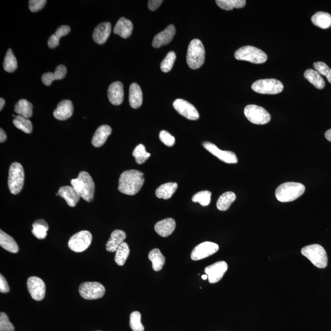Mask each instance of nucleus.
<instances>
[{
  "instance_id": "f257e3e1",
  "label": "nucleus",
  "mask_w": 331,
  "mask_h": 331,
  "mask_svg": "<svg viewBox=\"0 0 331 331\" xmlns=\"http://www.w3.org/2000/svg\"><path fill=\"white\" fill-rule=\"evenodd\" d=\"M145 182L144 173L138 170H128L120 175L118 189L122 193L135 195L141 189Z\"/></svg>"
},
{
  "instance_id": "f03ea898",
  "label": "nucleus",
  "mask_w": 331,
  "mask_h": 331,
  "mask_svg": "<svg viewBox=\"0 0 331 331\" xmlns=\"http://www.w3.org/2000/svg\"><path fill=\"white\" fill-rule=\"evenodd\" d=\"M71 184L83 199L88 202L93 201L95 185L92 177L87 172H81L76 179L71 180Z\"/></svg>"
},
{
  "instance_id": "7ed1b4c3",
  "label": "nucleus",
  "mask_w": 331,
  "mask_h": 331,
  "mask_svg": "<svg viewBox=\"0 0 331 331\" xmlns=\"http://www.w3.org/2000/svg\"><path fill=\"white\" fill-rule=\"evenodd\" d=\"M305 190L304 185L300 183H284L276 189V197L280 202H291L302 196Z\"/></svg>"
},
{
  "instance_id": "20e7f679",
  "label": "nucleus",
  "mask_w": 331,
  "mask_h": 331,
  "mask_svg": "<svg viewBox=\"0 0 331 331\" xmlns=\"http://www.w3.org/2000/svg\"><path fill=\"white\" fill-rule=\"evenodd\" d=\"M205 49L199 39L190 42L187 54V62L190 68L196 70L201 68L205 61Z\"/></svg>"
},
{
  "instance_id": "39448f33",
  "label": "nucleus",
  "mask_w": 331,
  "mask_h": 331,
  "mask_svg": "<svg viewBox=\"0 0 331 331\" xmlns=\"http://www.w3.org/2000/svg\"><path fill=\"white\" fill-rule=\"evenodd\" d=\"M301 253L317 268H327L328 262L327 251L319 244H312L305 247L301 249Z\"/></svg>"
},
{
  "instance_id": "423d86ee",
  "label": "nucleus",
  "mask_w": 331,
  "mask_h": 331,
  "mask_svg": "<svg viewBox=\"0 0 331 331\" xmlns=\"http://www.w3.org/2000/svg\"><path fill=\"white\" fill-rule=\"evenodd\" d=\"M234 56L237 60L255 64L265 63L268 59V56L264 52L250 46L242 47L236 51Z\"/></svg>"
},
{
  "instance_id": "0eeeda50",
  "label": "nucleus",
  "mask_w": 331,
  "mask_h": 331,
  "mask_svg": "<svg viewBox=\"0 0 331 331\" xmlns=\"http://www.w3.org/2000/svg\"><path fill=\"white\" fill-rule=\"evenodd\" d=\"M24 178L22 166L19 163H13L9 167L8 177V187L12 194H17L21 192L24 187Z\"/></svg>"
},
{
  "instance_id": "6e6552de",
  "label": "nucleus",
  "mask_w": 331,
  "mask_h": 331,
  "mask_svg": "<svg viewBox=\"0 0 331 331\" xmlns=\"http://www.w3.org/2000/svg\"><path fill=\"white\" fill-rule=\"evenodd\" d=\"M252 90L260 94L276 95L283 90V83L274 79H267L256 81L251 85Z\"/></svg>"
},
{
  "instance_id": "1a4fd4ad",
  "label": "nucleus",
  "mask_w": 331,
  "mask_h": 331,
  "mask_svg": "<svg viewBox=\"0 0 331 331\" xmlns=\"http://www.w3.org/2000/svg\"><path fill=\"white\" fill-rule=\"evenodd\" d=\"M244 114L249 122L256 125H265L270 122L271 115L261 106L249 105L244 109Z\"/></svg>"
},
{
  "instance_id": "9d476101",
  "label": "nucleus",
  "mask_w": 331,
  "mask_h": 331,
  "mask_svg": "<svg viewBox=\"0 0 331 331\" xmlns=\"http://www.w3.org/2000/svg\"><path fill=\"white\" fill-rule=\"evenodd\" d=\"M92 241V235L88 231H81L73 235L68 242L71 250L81 253L87 249Z\"/></svg>"
},
{
  "instance_id": "9b49d317",
  "label": "nucleus",
  "mask_w": 331,
  "mask_h": 331,
  "mask_svg": "<svg viewBox=\"0 0 331 331\" xmlns=\"http://www.w3.org/2000/svg\"><path fill=\"white\" fill-rule=\"evenodd\" d=\"M80 295L86 300H95L103 298L106 290L102 284L98 282H84L80 286Z\"/></svg>"
},
{
  "instance_id": "f8f14e48",
  "label": "nucleus",
  "mask_w": 331,
  "mask_h": 331,
  "mask_svg": "<svg viewBox=\"0 0 331 331\" xmlns=\"http://www.w3.org/2000/svg\"><path fill=\"white\" fill-rule=\"evenodd\" d=\"M219 246L211 242H204L197 245L192 252L191 258L193 261L207 258L219 251Z\"/></svg>"
},
{
  "instance_id": "ddd939ff",
  "label": "nucleus",
  "mask_w": 331,
  "mask_h": 331,
  "mask_svg": "<svg viewBox=\"0 0 331 331\" xmlns=\"http://www.w3.org/2000/svg\"><path fill=\"white\" fill-rule=\"evenodd\" d=\"M173 106L179 114L184 116L187 119L196 120L199 118L198 111L192 104L182 99H177L173 103Z\"/></svg>"
},
{
  "instance_id": "4468645a",
  "label": "nucleus",
  "mask_w": 331,
  "mask_h": 331,
  "mask_svg": "<svg viewBox=\"0 0 331 331\" xmlns=\"http://www.w3.org/2000/svg\"><path fill=\"white\" fill-rule=\"evenodd\" d=\"M27 288L34 300L40 301L45 297L46 285L38 276H31L27 280Z\"/></svg>"
},
{
  "instance_id": "2eb2a0df",
  "label": "nucleus",
  "mask_w": 331,
  "mask_h": 331,
  "mask_svg": "<svg viewBox=\"0 0 331 331\" xmlns=\"http://www.w3.org/2000/svg\"><path fill=\"white\" fill-rule=\"evenodd\" d=\"M202 145L207 151L226 164H235L238 162V158L233 152L224 151L219 149L216 145L210 142H204Z\"/></svg>"
},
{
  "instance_id": "dca6fc26",
  "label": "nucleus",
  "mask_w": 331,
  "mask_h": 331,
  "mask_svg": "<svg viewBox=\"0 0 331 331\" xmlns=\"http://www.w3.org/2000/svg\"><path fill=\"white\" fill-rule=\"evenodd\" d=\"M227 270L228 264L225 261H221L207 266L205 269V273L208 276L209 283H216L221 280Z\"/></svg>"
},
{
  "instance_id": "f3484780",
  "label": "nucleus",
  "mask_w": 331,
  "mask_h": 331,
  "mask_svg": "<svg viewBox=\"0 0 331 331\" xmlns=\"http://www.w3.org/2000/svg\"><path fill=\"white\" fill-rule=\"evenodd\" d=\"M175 34V28L173 25H170L165 30L155 35L152 42V46L155 48L167 45L172 41Z\"/></svg>"
},
{
  "instance_id": "a211bd4d",
  "label": "nucleus",
  "mask_w": 331,
  "mask_h": 331,
  "mask_svg": "<svg viewBox=\"0 0 331 331\" xmlns=\"http://www.w3.org/2000/svg\"><path fill=\"white\" fill-rule=\"evenodd\" d=\"M108 96L109 100L113 105H120L124 98V90L122 83L117 82L111 83L108 88Z\"/></svg>"
},
{
  "instance_id": "6ab92c4d",
  "label": "nucleus",
  "mask_w": 331,
  "mask_h": 331,
  "mask_svg": "<svg viewBox=\"0 0 331 331\" xmlns=\"http://www.w3.org/2000/svg\"><path fill=\"white\" fill-rule=\"evenodd\" d=\"M74 111L73 104L71 101L65 100L58 103L57 107L54 111V116L56 119L66 120L72 116Z\"/></svg>"
},
{
  "instance_id": "aec40b11",
  "label": "nucleus",
  "mask_w": 331,
  "mask_h": 331,
  "mask_svg": "<svg viewBox=\"0 0 331 331\" xmlns=\"http://www.w3.org/2000/svg\"><path fill=\"white\" fill-rule=\"evenodd\" d=\"M111 29H112V26L110 22H103L99 25L94 29L93 33L94 41L98 44H105L110 36Z\"/></svg>"
},
{
  "instance_id": "412c9836",
  "label": "nucleus",
  "mask_w": 331,
  "mask_h": 331,
  "mask_svg": "<svg viewBox=\"0 0 331 331\" xmlns=\"http://www.w3.org/2000/svg\"><path fill=\"white\" fill-rule=\"evenodd\" d=\"M112 133V128L110 126L101 125L94 134L91 144L95 147H100L105 144L108 138Z\"/></svg>"
},
{
  "instance_id": "4be33fe9",
  "label": "nucleus",
  "mask_w": 331,
  "mask_h": 331,
  "mask_svg": "<svg viewBox=\"0 0 331 331\" xmlns=\"http://www.w3.org/2000/svg\"><path fill=\"white\" fill-rule=\"evenodd\" d=\"M133 29L132 22L125 17H121L115 25L113 33L126 39L132 35Z\"/></svg>"
},
{
  "instance_id": "5701e85b",
  "label": "nucleus",
  "mask_w": 331,
  "mask_h": 331,
  "mask_svg": "<svg viewBox=\"0 0 331 331\" xmlns=\"http://www.w3.org/2000/svg\"><path fill=\"white\" fill-rule=\"evenodd\" d=\"M175 221L174 219L168 218L158 222L155 224V230L160 236L166 238L171 235L175 229Z\"/></svg>"
},
{
  "instance_id": "b1692460",
  "label": "nucleus",
  "mask_w": 331,
  "mask_h": 331,
  "mask_svg": "<svg viewBox=\"0 0 331 331\" xmlns=\"http://www.w3.org/2000/svg\"><path fill=\"white\" fill-rule=\"evenodd\" d=\"M58 193L67 202L68 206L75 207L80 201V196L72 186H64L58 190Z\"/></svg>"
},
{
  "instance_id": "393cba45",
  "label": "nucleus",
  "mask_w": 331,
  "mask_h": 331,
  "mask_svg": "<svg viewBox=\"0 0 331 331\" xmlns=\"http://www.w3.org/2000/svg\"><path fill=\"white\" fill-rule=\"evenodd\" d=\"M127 234L120 229H116L111 234L110 239L106 243V249L110 252H115L123 243H124Z\"/></svg>"
},
{
  "instance_id": "a878e982",
  "label": "nucleus",
  "mask_w": 331,
  "mask_h": 331,
  "mask_svg": "<svg viewBox=\"0 0 331 331\" xmlns=\"http://www.w3.org/2000/svg\"><path fill=\"white\" fill-rule=\"evenodd\" d=\"M67 69L66 66L63 65H58L54 73L49 72L44 74L41 78L42 82L47 86L51 85L54 81L62 80L65 77Z\"/></svg>"
},
{
  "instance_id": "bb28decb",
  "label": "nucleus",
  "mask_w": 331,
  "mask_h": 331,
  "mask_svg": "<svg viewBox=\"0 0 331 331\" xmlns=\"http://www.w3.org/2000/svg\"><path fill=\"white\" fill-rule=\"evenodd\" d=\"M141 88L137 83H133L130 86L129 102L131 107L138 109L141 106L143 96Z\"/></svg>"
},
{
  "instance_id": "cd10ccee",
  "label": "nucleus",
  "mask_w": 331,
  "mask_h": 331,
  "mask_svg": "<svg viewBox=\"0 0 331 331\" xmlns=\"http://www.w3.org/2000/svg\"><path fill=\"white\" fill-rule=\"evenodd\" d=\"M178 185L177 183L169 182L163 184L160 186L155 192L158 198L168 199L172 197L174 193L176 192Z\"/></svg>"
},
{
  "instance_id": "c85d7f7f",
  "label": "nucleus",
  "mask_w": 331,
  "mask_h": 331,
  "mask_svg": "<svg viewBox=\"0 0 331 331\" xmlns=\"http://www.w3.org/2000/svg\"><path fill=\"white\" fill-rule=\"evenodd\" d=\"M311 20L313 24L319 28L327 29L331 27V15L328 12H317Z\"/></svg>"
},
{
  "instance_id": "c756f323",
  "label": "nucleus",
  "mask_w": 331,
  "mask_h": 331,
  "mask_svg": "<svg viewBox=\"0 0 331 331\" xmlns=\"http://www.w3.org/2000/svg\"><path fill=\"white\" fill-rule=\"evenodd\" d=\"M0 246L12 253L19 251V247L14 239L2 230L0 231Z\"/></svg>"
},
{
  "instance_id": "7c9ffc66",
  "label": "nucleus",
  "mask_w": 331,
  "mask_h": 331,
  "mask_svg": "<svg viewBox=\"0 0 331 331\" xmlns=\"http://www.w3.org/2000/svg\"><path fill=\"white\" fill-rule=\"evenodd\" d=\"M14 111L17 114L29 118L33 115V105L28 101L22 99L15 106Z\"/></svg>"
},
{
  "instance_id": "2f4dec72",
  "label": "nucleus",
  "mask_w": 331,
  "mask_h": 331,
  "mask_svg": "<svg viewBox=\"0 0 331 331\" xmlns=\"http://www.w3.org/2000/svg\"><path fill=\"white\" fill-rule=\"evenodd\" d=\"M304 77L308 82L312 83L316 88L320 89V90L324 88L325 86V81L323 80L322 75L317 71L312 70V69H308L305 71Z\"/></svg>"
},
{
  "instance_id": "473e14b6",
  "label": "nucleus",
  "mask_w": 331,
  "mask_h": 331,
  "mask_svg": "<svg viewBox=\"0 0 331 331\" xmlns=\"http://www.w3.org/2000/svg\"><path fill=\"white\" fill-rule=\"evenodd\" d=\"M149 258L152 263V268L155 271H161L165 264V257L159 249H153L149 254Z\"/></svg>"
},
{
  "instance_id": "72a5a7b5",
  "label": "nucleus",
  "mask_w": 331,
  "mask_h": 331,
  "mask_svg": "<svg viewBox=\"0 0 331 331\" xmlns=\"http://www.w3.org/2000/svg\"><path fill=\"white\" fill-rule=\"evenodd\" d=\"M236 196L234 193L227 192L219 197L217 202V207L219 211H226L230 207L231 205L235 201Z\"/></svg>"
},
{
  "instance_id": "f704fd0d",
  "label": "nucleus",
  "mask_w": 331,
  "mask_h": 331,
  "mask_svg": "<svg viewBox=\"0 0 331 331\" xmlns=\"http://www.w3.org/2000/svg\"><path fill=\"white\" fill-rule=\"evenodd\" d=\"M71 31L70 27L68 26H61L56 29L55 33L50 37L48 40L49 48H55L59 45V41L61 37L67 35Z\"/></svg>"
},
{
  "instance_id": "c9c22d12",
  "label": "nucleus",
  "mask_w": 331,
  "mask_h": 331,
  "mask_svg": "<svg viewBox=\"0 0 331 331\" xmlns=\"http://www.w3.org/2000/svg\"><path fill=\"white\" fill-rule=\"evenodd\" d=\"M48 224L44 220L39 219L34 222L32 233L38 239H44L48 235Z\"/></svg>"
},
{
  "instance_id": "e433bc0d",
  "label": "nucleus",
  "mask_w": 331,
  "mask_h": 331,
  "mask_svg": "<svg viewBox=\"0 0 331 331\" xmlns=\"http://www.w3.org/2000/svg\"><path fill=\"white\" fill-rule=\"evenodd\" d=\"M130 248L128 244L123 243L115 251V261L118 266L124 265L130 254Z\"/></svg>"
},
{
  "instance_id": "4c0bfd02",
  "label": "nucleus",
  "mask_w": 331,
  "mask_h": 331,
  "mask_svg": "<svg viewBox=\"0 0 331 331\" xmlns=\"http://www.w3.org/2000/svg\"><path fill=\"white\" fill-rule=\"evenodd\" d=\"M216 2L221 9L226 11H231L234 7L243 8L246 4L245 0H217Z\"/></svg>"
},
{
  "instance_id": "58836bf2",
  "label": "nucleus",
  "mask_w": 331,
  "mask_h": 331,
  "mask_svg": "<svg viewBox=\"0 0 331 331\" xmlns=\"http://www.w3.org/2000/svg\"><path fill=\"white\" fill-rule=\"evenodd\" d=\"M13 123L18 129L21 130L27 134H30L33 130V126L28 118H25L21 115L15 117Z\"/></svg>"
},
{
  "instance_id": "ea45409f",
  "label": "nucleus",
  "mask_w": 331,
  "mask_h": 331,
  "mask_svg": "<svg viewBox=\"0 0 331 331\" xmlns=\"http://www.w3.org/2000/svg\"><path fill=\"white\" fill-rule=\"evenodd\" d=\"M3 67L4 70L8 73L14 72V71L17 70V59L11 49H9L7 50L6 56H5Z\"/></svg>"
},
{
  "instance_id": "a19ab883",
  "label": "nucleus",
  "mask_w": 331,
  "mask_h": 331,
  "mask_svg": "<svg viewBox=\"0 0 331 331\" xmlns=\"http://www.w3.org/2000/svg\"><path fill=\"white\" fill-rule=\"evenodd\" d=\"M133 156L138 165H142L149 159L151 155L147 152L144 145L139 144L133 150Z\"/></svg>"
},
{
  "instance_id": "79ce46f5",
  "label": "nucleus",
  "mask_w": 331,
  "mask_h": 331,
  "mask_svg": "<svg viewBox=\"0 0 331 331\" xmlns=\"http://www.w3.org/2000/svg\"><path fill=\"white\" fill-rule=\"evenodd\" d=\"M130 325L133 331H144V326L141 323V314L138 311L131 313Z\"/></svg>"
},
{
  "instance_id": "37998d69",
  "label": "nucleus",
  "mask_w": 331,
  "mask_h": 331,
  "mask_svg": "<svg viewBox=\"0 0 331 331\" xmlns=\"http://www.w3.org/2000/svg\"><path fill=\"white\" fill-rule=\"evenodd\" d=\"M175 59H176V54H175L174 52H169L166 56L164 60L162 61L161 65H160L163 72L168 73L172 70Z\"/></svg>"
},
{
  "instance_id": "c03bdc74",
  "label": "nucleus",
  "mask_w": 331,
  "mask_h": 331,
  "mask_svg": "<svg viewBox=\"0 0 331 331\" xmlns=\"http://www.w3.org/2000/svg\"><path fill=\"white\" fill-rule=\"evenodd\" d=\"M211 192L209 191H202L197 193L192 197V201L194 202H199L202 206H207L211 201Z\"/></svg>"
},
{
  "instance_id": "a18cd8bd",
  "label": "nucleus",
  "mask_w": 331,
  "mask_h": 331,
  "mask_svg": "<svg viewBox=\"0 0 331 331\" xmlns=\"http://www.w3.org/2000/svg\"><path fill=\"white\" fill-rule=\"evenodd\" d=\"M313 66L315 70L317 71L321 75L327 77L329 83H331V69L327 64L322 61H318V62L313 63Z\"/></svg>"
},
{
  "instance_id": "49530a36",
  "label": "nucleus",
  "mask_w": 331,
  "mask_h": 331,
  "mask_svg": "<svg viewBox=\"0 0 331 331\" xmlns=\"http://www.w3.org/2000/svg\"><path fill=\"white\" fill-rule=\"evenodd\" d=\"M14 331V326L9 322L7 315L4 312H1V314H0V331Z\"/></svg>"
},
{
  "instance_id": "de8ad7c7",
  "label": "nucleus",
  "mask_w": 331,
  "mask_h": 331,
  "mask_svg": "<svg viewBox=\"0 0 331 331\" xmlns=\"http://www.w3.org/2000/svg\"><path fill=\"white\" fill-rule=\"evenodd\" d=\"M159 138L160 140L168 147H172L175 144V138L170 135L169 132H167V131H162L160 133Z\"/></svg>"
},
{
  "instance_id": "09e8293b",
  "label": "nucleus",
  "mask_w": 331,
  "mask_h": 331,
  "mask_svg": "<svg viewBox=\"0 0 331 331\" xmlns=\"http://www.w3.org/2000/svg\"><path fill=\"white\" fill-rule=\"evenodd\" d=\"M46 2V0H30L29 1V9L31 12H38L43 8Z\"/></svg>"
},
{
  "instance_id": "8fccbe9b",
  "label": "nucleus",
  "mask_w": 331,
  "mask_h": 331,
  "mask_svg": "<svg viewBox=\"0 0 331 331\" xmlns=\"http://www.w3.org/2000/svg\"><path fill=\"white\" fill-rule=\"evenodd\" d=\"M9 291V286L7 284L6 279L2 276V274L0 275V292L1 293H7Z\"/></svg>"
},
{
  "instance_id": "3c124183",
  "label": "nucleus",
  "mask_w": 331,
  "mask_h": 331,
  "mask_svg": "<svg viewBox=\"0 0 331 331\" xmlns=\"http://www.w3.org/2000/svg\"><path fill=\"white\" fill-rule=\"evenodd\" d=\"M163 2L162 0H150L148 2V7L150 11H154L159 8Z\"/></svg>"
},
{
  "instance_id": "603ef678",
  "label": "nucleus",
  "mask_w": 331,
  "mask_h": 331,
  "mask_svg": "<svg viewBox=\"0 0 331 331\" xmlns=\"http://www.w3.org/2000/svg\"><path fill=\"white\" fill-rule=\"evenodd\" d=\"M7 139V136L4 131L1 128L0 129V142H3Z\"/></svg>"
},
{
  "instance_id": "864d4df0",
  "label": "nucleus",
  "mask_w": 331,
  "mask_h": 331,
  "mask_svg": "<svg viewBox=\"0 0 331 331\" xmlns=\"http://www.w3.org/2000/svg\"><path fill=\"white\" fill-rule=\"evenodd\" d=\"M325 137L327 138V139L331 142V129L328 130L327 132L325 133Z\"/></svg>"
},
{
  "instance_id": "5fc2aeb1",
  "label": "nucleus",
  "mask_w": 331,
  "mask_h": 331,
  "mask_svg": "<svg viewBox=\"0 0 331 331\" xmlns=\"http://www.w3.org/2000/svg\"><path fill=\"white\" fill-rule=\"evenodd\" d=\"M5 104V101L3 98H0V110H2Z\"/></svg>"
},
{
  "instance_id": "6e6d98bb",
  "label": "nucleus",
  "mask_w": 331,
  "mask_h": 331,
  "mask_svg": "<svg viewBox=\"0 0 331 331\" xmlns=\"http://www.w3.org/2000/svg\"><path fill=\"white\" fill-rule=\"evenodd\" d=\"M202 278L204 280H207V279H208V276L207 274H204V275L202 276Z\"/></svg>"
}]
</instances>
